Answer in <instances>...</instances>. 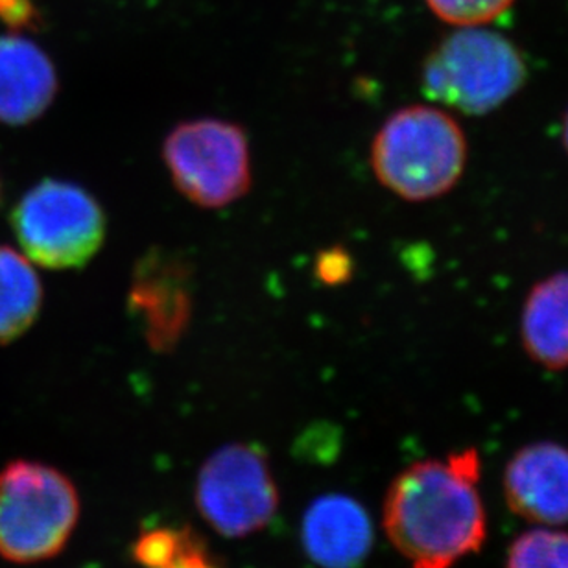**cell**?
<instances>
[{
  "label": "cell",
  "mask_w": 568,
  "mask_h": 568,
  "mask_svg": "<svg viewBox=\"0 0 568 568\" xmlns=\"http://www.w3.org/2000/svg\"><path fill=\"white\" fill-rule=\"evenodd\" d=\"M480 475V454L465 448L395 476L384 498V531L410 568H454L480 552L487 539Z\"/></svg>",
  "instance_id": "obj_1"
},
{
  "label": "cell",
  "mask_w": 568,
  "mask_h": 568,
  "mask_svg": "<svg viewBox=\"0 0 568 568\" xmlns=\"http://www.w3.org/2000/svg\"><path fill=\"white\" fill-rule=\"evenodd\" d=\"M465 164L464 130L430 105L395 111L373 139V172L381 185L408 202H428L453 191Z\"/></svg>",
  "instance_id": "obj_2"
},
{
  "label": "cell",
  "mask_w": 568,
  "mask_h": 568,
  "mask_svg": "<svg viewBox=\"0 0 568 568\" xmlns=\"http://www.w3.org/2000/svg\"><path fill=\"white\" fill-rule=\"evenodd\" d=\"M526 78L525 58L509 39L467 27L432 50L422 80L434 102L465 115H486L519 93Z\"/></svg>",
  "instance_id": "obj_3"
},
{
  "label": "cell",
  "mask_w": 568,
  "mask_h": 568,
  "mask_svg": "<svg viewBox=\"0 0 568 568\" xmlns=\"http://www.w3.org/2000/svg\"><path fill=\"white\" fill-rule=\"evenodd\" d=\"M78 519L77 487L60 470L24 459L0 470V558L11 564L54 558Z\"/></svg>",
  "instance_id": "obj_4"
},
{
  "label": "cell",
  "mask_w": 568,
  "mask_h": 568,
  "mask_svg": "<svg viewBox=\"0 0 568 568\" xmlns=\"http://www.w3.org/2000/svg\"><path fill=\"white\" fill-rule=\"evenodd\" d=\"M17 241L33 263L49 270L82 268L105 241V214L85 189L44 180L11 214Z\"/></svg>",
  "instance_id": "obj_5"
},
{
  "label": "cell",
  "mask_w": 568,
  "mask_h": 568,
  "mask_svg": "<svg viewBox=\"0 0 568 568\" xmlns=\"http://www.w3.org/2000/svg\"><path fill=\"white\" fill-rule=\"evenodd\" d=\"M163 158L175 189L197 207H227L252 186L250 142L233 122L178 124L164 141Z\"/></svg>",
  "instance_id": "obj_6"
},
{
  "label": "cell",
  "mask_w": 568,
  "mask_h": 568,
  "mask_svg": "<svg viewBox=\"0 0 568 568\" xmlns=\"http://www.w3.org/2000/svg\"><path fill=\"white\" fill-rule=\"evenodd\" d=\"M196 506L220 536L246 537L263 530L280 508L266 456L244 443L219 448L197 473Z\"/></svg>",
  "instance_id": "obj_7"
},
{
  "label": "cell",
  "mask_w": 568,
  "mask_h": 568,
  "mask_svg": "<svg viewBox=\"0 0 568 568\" xmlns=\"http://www.w3.org/2000/svg\"><path fill=\"white\" fill-rule=\"evenodd\" d=\"M503 487L520 519L552 528L568 525V447L556 442L520 447L506 464Z\"/></svg>",
  "instance_id": "obj_8"
},
{
  "label": "cell",
  "mask_w": 568,
  "mask_h": 568,
  "mask_svg": "<svg viewBox=\"0 0 568 568\" xmlns=\"http://www.w3.org/2000/svg\"><path fill=\"white\" fill-rule=\"evenodd\" d=\"M130 308L153 349L170 351L191 322V270L180 257L152 252L133 275Z\"/></svg>",
  "instance_id": "obj_9"
},
{
  "label": "cell",
  "mask_w": 568,
  "mask_h": 568,
  "mask_svg": "<svg viewBox=\"0 0 568 568\" xmlns=\"http://www.w3.org/2000/svg\"><path fill=\"white\" fill-rule=\"evenodd\" d=\"M301 542L306 556L320 567H361L372 552V519L355 498L325 495L306 509Z\"/></svg>",
  "instance_id": "obj_10"
},
{
  "label": "cell",
  "mask_w": 568,
  "mask_h": 568,
  "mask_svg": "<svg viewBox=\"0 0 568 568\" xmlns=\"http://www.w3.org/2000/svg\"><path fill=\"white\" fill-rule=\"evenodd\" d=\"M58 88L54 65L38 44L22 36H0V124L38 121Z\"/></svg>",
  "instance_id": "obj_11"
},
{
  "label": "cell",
  "mask_w": 568,
  "mask_h": 568,
  "mask_svg": "<svg viewBox=\"0 0 568 568\" xmlns=\"http://www.w3.org/2000/svg\"><path fill=\"white\" fill-rule=\"evenodd\" d=\"M520 339L531 361L559 372L568 367V272L530 290L520 316Z\"/></svg>",
  "instance_id": "obj_12"
},
{
  "label": "cell",
  "mask_w": 568,
  "mask_h": 568,
  "mask_svg": "<svg viewBox=\"0 0 568 568\" xmlns=\"http://www.w3.org/2000/svg\"><path fill=\"white\" fill-rule=\"evenodd\" d=\"M43 305V288L27 257L0 246V345L32 327Z\"/></svg>",
  "instance_id": "obj_13"
},
{
  "label": "cell",
  "mask_w": 568,
  "mask_h": 568,
  "mask_svg": "<svg viewBox=\"0 0 568 568\" xmlns=\"http://www.w3.org/2000/svg\"><path fill=\"white\" fill-rule=\"evenodd\" d=\"M142 568H219L194 531L159 528L142 534L133 550Z\"/></svg>",
  "instance_id": "obj_14"
},
{
  "label": "cell",
  "mask_w": 568,
  "mask_h": 568,
  "mask_svg": "<svg viewBox=\"0 0 568 568\" xmlns=\"http://www.w3.org/2000/svg\"><path fill=\"white\" fill-rule=\"evenodd\" d=\"M506 568H568V531L536 526L515 537Z\"/></svg>",
  "instance_id": "obj_15"
},
{
  "label": "cell",
  "mask_w": 568,
  "mask_h": 568,
  "mask_svg": "<svg viewBox=\"0 0 568 568\" xmlns=\"http://www.w3.org/2000/svg\"><path fill=\"white\" fill-rule=\"evenodd\" d=\"M515 0H426L434 16L453 27H481L508 11Z\"/></svg>",
  "instance_id": "obj_16"
},
{
  "label": "cell",
  "mask_w": 568,
  "mask_h": 568,
  "mask_svg": "<svg viewBox=\"0 0 568 568\" xmlns=\"http://www.w3.org/2000/svg\"><path fill=\"white\" fill-rule=\"evenodd\" d=\"M351 258L347 253L339 252H327L320 258L317 263V275L323 283L338 284L344 283L351 275Z\"/></svg>",
  "instance_id": "obj_17"
},
{
  "label": "cell",
  "mask_w": 568,
  "mask_h": 568,
  "mask_svg": "<svg viewBox=\"0 0 568 568\" xmlns=\"http://www.w3.org/2000/svg\"><path fill=\"white\" fill-rule=\"evenodd\" d=\"M33 8L30 0H0V21L10 28H24L32 24Z\"/></svg>",
  "instance_id": "obj_18"
},
{
  "label": "cell",
  "mask_w": 568,
  "mask_h": 568,
  "mask_svg": "<svg viewBox=\"0 0 568 568\" xmlns=\"http://www.w3.org/2000/svg\"><path fill=\"white\" fill-rule=\"evenodd\" d=\"M564 144H565V150H567V152H568V110L565 111V116H564Z\"/></svg>",
  "instance_id": "obj_19"
}]
</instances>
